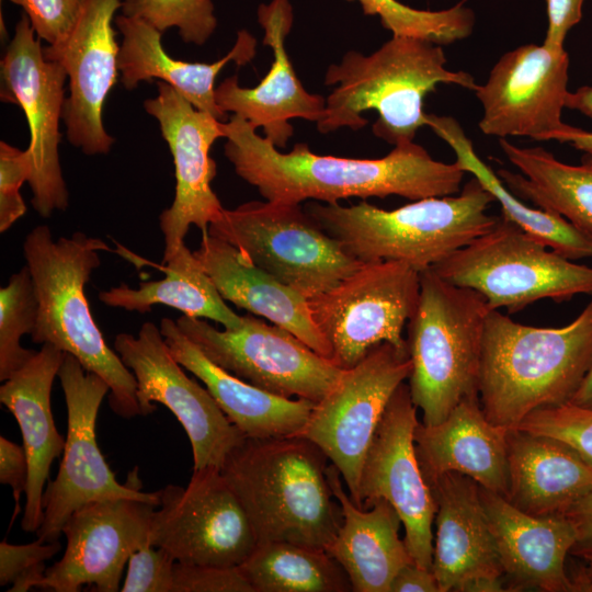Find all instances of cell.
Masks as SVG:
<instances>
[{"mask_svg":"<svg viewBox=\"0 0 592 592\" xmlns=\"http://www.w3.org/2000/svg\"><path fill=\"white\" fill-rule=\"evenodd\" d=\"M157 492L149 543L175 561L239 567L257 548L251 522L219 468L193 469L186 487Z\"/></svg>","mask_w":592,"mask_h":592,"instance_id":"cell-14","label":"cell"},{"mask_svg":"<svg viewBox=\"0 0 592 592\" xmlns=\"http://www.w3.org/2000/svg\"><path fill=\"white\" fill-rule=\"evenodd\" d=\"M121 10L161 33L175 27L183 42L195 45L206 43L217 27L212 0H123Z\"/></svg>","mask_w":592,"mask_h":592,"instance_id":"cell-38","label":"cell"},{"mask_svg":"<svg viewBox=\"0 0 592 592\" xmlns=\"http://www.w3.org/2000/svg\"><path fill=\"white\" fill-rule=\"evenodd\" d=\"M570 402L592 409V365Z\"/></svg>","mask_w":592,"mask_h":592,"instance_id":"cell-52","label":"cell"},{"mask_svg":"<svg viewBox=\"0 0 592 592\" xmlns=\"http://www.w3.org/2000/svg\"><path fill=\"white\" fill-rule=\"evenodd\" d=\"M194 254L224 300L289 331L329 360L330 346L311 318L307 298L207 231Z\"/></svg>","mask_w":592,"mask_h":592,"instance_id":"cell-29","label":"cell"},{"mask_svg":"<svg viewBox=\"0 0 592 592\" xmlns=\"http://www.w3.org/2000/svg\"><path fill=\"white\" fill-rule=\"evenodd\" d=\"M114 350L134 374L143 415L166 406L183 426L192 447L193 469H221L247 436L227 418L207 388L190 378L171 354L160 328L144 322L137 335L118 333Z\"/></svg>","mask_w":592,"mask_h":592,"instance_id":"cell-16","label":"cell"},{"mask_svg":"<svg viewBox=\"0 0 592 592\" xmlns=\"http://www.w3.org/2000/svg\"><path fill=\"white\" fill-rule=\"evenodd\" d=\"M506 433L487 419L479 396L464 398L435 425L419 422L414 446L425 480L455 471L506 498Z\"/></svg>","mask_w":592,"mask_h":592,"instance_id":"cell-26","label":"cell"},{"mask_svg":"<svg viewBox=\"0 0 592 592\" xmlns=\"http://www.w3.org/2000/svg\"><path fill=\"white\" fill-rule=\"evenodd\" d=\"M27 481L29 463L24 447L0 436V482L12 489L15 503L9 527L21 512L20 499L26 492Z\"/></svg>","mask_w":592,"mask_h":592,"instance_id":"cell-45","label":"cell"},{"mask_svg":"<svg viewBox=\"0 0 592 592\" xmlns=\"http://www.w3.org/2000/svg\"><path fill=\"white\" fill-rule=\"evenodd\" d=\"M207 232L307 299L331 289L362 264L300 204L251 201L225 208Z\"/></svg>","mask_w":592,"mask_h":592,"instance_id":"cell-9","label":"cell"},{"mask_svg":"<svg viewBox=\"0 0 592 592\" xmlns=\"http://www.w3.org/2000/svg\"><path fill=\"white\" fill-rule=\"evenodd\" d=\"M592 365V297L559 328L486 317L478 396L487 419L516 429L533 411L570 402Z\"/></svg>","mask_w":592,"mask_h":592,"instance_id":"cell-3","label":"cell"},{"mask_svg":"<svg viewBox=\"0 0 592 592\" xmlns=\"http://www.w3.org/2000/svg\"><path fill=\"white\" fill-rule=\"evenodd\" d=\"M156 508L137 499H109L76 510L61 531L66 549L46 569L38 588L78 592L87 585L99 592L119 591L129 557L149 543Z\"/></svg>","mask_w":592,"mask_h":592,"instance_id":"cell-21","label":"cell"},{"mask_svg":"<svg viewBox=\"0 0 592 592\" xmlns=\"http://www.w3.org/2000/svg\"><path fill=\"white\" fill-rule=\"evenodd\" d=\"M490 311L474 289L434 270L420 272L417 309L407 322L410 396L422 423L435 425L464 399L478 396L485 322Z\"/></svg>","mask_w":592,"mask_h":592,"instance_id":"cell-7","label":"cell"},{"mask_svg":"<svg viewBox=\"0 0 592 592\" xmlns=\"http://www.w3.org/2000/svg\"><path fill=\"white\" fill-rule=\"evenodd\" d=\"M253 592H348L352 584L326 550L291 542L260 544L239 567Z\"/></svg>","mask_w":592,"mask_h":592,"instance_id":"cell-35","label":"cell"},{"mask_svg":"<svg viewBox=\"0 0 592 592\" xmlns=\"http://www.w3.org/2000/svg\"><path fill=\"white\" fill-rule=\"evenodd\" d=\"M568 79L565 48L526 44L506 52L474 91L483 111L479 129L498 138L553 140L566 124Z\"/></svg>","mask_w":592,"mask_h":592,"instance_id":"cell-19","label":"cell"},{"mask_svg":"<svg viewBox=\"0 0 592 592\" xmlns=\"http://www.w3.org/2000/svg\"><path fill=\"white\" fill-rule=\"evenodd\" d=\"M425 125L455 152L456 162L473 174L501 206V215L553 251L570 260L592 257V241L559 215L527 206L476 153L459 123L426 114Z\"/></svg>","mask_w":592,"mask_h":592,"instance_id":"cell-34","label":"cell"},{"mask_svg":"<svg viewBox=\"0 0 592 592\" xmlns=\"http://www.w3.org/2000/svg\"><path fill=\"white\" fill-rule=\"evenodd\" d=\"M566 107L582 113L592 121V86H583L568 92Z\"/></svg>","mask_w":592,"mask_h":592,"instance_id":"cell-51","label":"cell"},{"mask_svg":"<svg viewBox=\"0 0 592 592\" xmlns=\"http://www.w3.org/2000/svg\"><path fill=\"white\" fill-rule=\"evenodd\" d=\"M121 7V0H83L68 34L43 47L45 57L67 73L62 122L68 141L87 156L106 155L114 144L104 128L103 106L119 73L112 23Z\"/></svg>","mask_w":592,"mask_h":592,"instance_id":"cell-20","label":"cell"},{"mask_svg":"<svg viewBox=\"0 0 592 592\" xmlns=\"http://www.w3.org/2000/svg\"><path fill=\"white\" fill-rule=\"evenodd\" d=\"M499 145L520 171L497 172L506 187L561 216L592 241V155L584 153L580 164H568L542 147H519L506 138H499Z\"/></svg>","mask_w":592,"mask_h":592,"instance_id":"cell-32","label":"cell"},{"mask_svg":"<svg viewBox=\"0 0 592 592\" xmlns=\"http://www.w3.org/2000/svg\"><path fill=\"white\" fill-rule=\"evenodd\" d=\"M22 248L39 305L33 342L55 345L103 378L114 413L125 419L143 415L134 374L106 344L84 293L92 272L101 264L100 252L111 248L81 231L54 240L46 225L33 228Z\"/></svg>","mask_w":592,"mask_h":592,"instance_id":"cell-4","label":"cell"},{"mask_svg":"<svg viewBox=\"0 0 592 592\" xmlns=\"http://www.w3.org/2000/svg\"><path fill=\"white\" fill-rule=\"evenodd\" d=\"M174 558L147 543L128 559L122 592H172Z\"/></svg>","mask_w":592,"mask_h":592,"instance_id":"cell-42","label":"cell"},{"mask_svg":"<svg viewBox=\"0 0 592 592\" xmlns=\"http://www.w3.org/2000/svg\"><path fill=\"white\" fill-rule=\"evenodd\" d=\"M431 269L479 293L490 310L514 314L539 299L592 297L591 266L553 251L502 215L489 231Z\"/></svg>","mask_w":592,"mask_h":592,"instance_id":"cell-8","label":"cell"},{"mask_svg":"<svg viewBox=\"0 0 592 592\" xmlns=\"http://www.w3.org/2000/svg\"><path fill=\"white\" fill-rule=\"evenodd\" d=\"M32 172L27 149L21 150L0 141V231L10 229L24 216L26 205L20 193Z\"/></svg>","mask_w":592,"mask_h":592,"instance_id":"cell-41","label":"cell"},{"mask_svg":"<svg viewBox=\"0 0 592 592\" xmlns=\"http://www.w3.org/2000/svg\"><path fill=\"white\" fill-rule=\"evenodd\" d=\"M493 196L473 177L459 193L426 197L387 210L365 201L307 205V213L361 262L396 261L417 272L442 262L489 231Z\"/></svg>","mask_w":592,"mask_h":592,"instance_id":"cell-6","label":"cell"},{"mask_svg":"<svg viewBox=\"0 0 592 592\" xmlns=\"http://www.w3.org/2000/svg\"><path fill=\"white\" fill-rule=\"evenodd\" d=\"M561 514L573 524L577 532L570 555L581 557L592 554V487Z\"/></svg>","mask_w":592,"mask_h":592,"instance_id":"cell-47","label":"cell"},{"mask_svg":"<svg viewBox=\"0 0 592 592\" xmlns=\"http://www.w3.org/2000/svg\"><path fill=\"white\" fill-rule=\"evenodd\" d=\"M390 592H440V590L433 571L411 561L396 573Z\"/></svg>","mask_w":592,"mask_h":592,"instance_id":"cell-48","label":"cell"},{"mask_svg":"<svg viewBox=\"0 0 592 592\" xmlns=\"http://www.w3.org/2000/svg\"><path fill=\"white\" fill-rule=\"evenodd\" d=\"M164 277L140 282L137 288L121 284L99 293V300L113 308L146 314L155 305L180 310L184 316L208 319L236 329L242 325L221 298L202 264L185 243L160 266Z\"/></svg>","mask_w":592,"mask_h":592,"instance_id":"cell-33","label":"cell"},{"mask_svg":"<svg viewBox=\"0 0 592 592\" xmlns=\"http://www.w3.org/2000/svg\"><path fill=\"white\" fill-rule=\"evenodd\" d=\"M557 439L577 451L592 465V409L571 402L540 408L516 428Z\"/></svg>","mask_w":592,"mask_h":592,"instance_id":"cell-39","label":"cell"},{"mask_svg":"<svg viewBox=\"0 0 592 592\" xmlns=\"http://www.w3.org/2000/svg\"><path fill=\"white\" fill-rule=\"evenodd\" d=\"M172 592H253L238 567L175 561Z\"/></svg>","mask_w":592,"mask_h":592,"instance_id":"cell-43","label":"cell"},{"mask_svg":"<svg viewBox=\"0 0 592 592\" xmlns=\"http://www.w3.org/2000/svg\"><path fill=\"white\" fill-rule=\"evenodd\" d=\"M65 69L48 60L30 20L22 13L1 59V101L19 105L27 121L32 163L27 181L36 213L48 218L64 212L69 194L59 161L65 105Z\"/></svg>","mask_w":592,"mask_h":592,"instance_id":"cell-15","label":"cell"},{"mask_svg":"<svg viewBox=\"0 0 592 592\" xmlns=\"http://www.w3.org/2000/svg\"><path fill=\"white\" fill-rule=\"evenodd\" d=\"M553 140L569 144L583 153L592 155V132L565 124Z\"/></svg>","mask_w":592,"mask_h":592,"instance_id":"cell-49","label":"cell"},{"mask_svg":"<svg viewBox=\"0 0 592 592\" xmlns=\"http://www.w3.org/2000/svg\"><path fill=\"white\" fill-rule=\"evenodd\" d=\"M58 378L67 407V436L58 473L48 480L43 494L44 517L36 535L47 543L59 540L69 516L88 503L137 499L159 504L157 491L141 490L137 467L121 483L99 448L95 425L110 391L105 380L84 369L69 353L64 355Z\"/></svg>","mask_w":592,"mask_h":592,"instance_id":"cell-11","label":"cell"},{"mask_svg":"<svg viewBox=\"0 0 592 592\" xmlns=\"http://www.w3.org/2000/svg\"><path fill=\"white\" fill-rule=\"evenodd\" d=\"M156 84L158 94L145 100L144 109L159 123L175 174L174 200L159 217L164 262L184 243L191 226L206 232L225 209L210 185L217 166L209 155L224 130L221 121L193 106L171 86L162 81Z\"/></svg>","mask_w":592,"mask_h":592,"instance_id":"cell-18","label":"cell"},{"mask_svg":"<svg viewBox=\"0 0 592 592\" xmlns=\"http://www.w3.org/2000/svg\"><path fill=\"white\" fill-rule=\"evenodd\" d=\"M441 45L408 36H395L371 55L348 52L339 64L328 67L325 84L335 86L326 99L320 133L342 127L363 128V112L378 114L373 133L390 145L413 141L425 125L423 101L436 86L456 84L475 91V78L445 67Z\"/></svg>","mask_w":592,"mask_h":592,"instance_id":"cell-5","label":"cell"},{"mask_svg":"<svg viewBox=\"0 0 592 592\" xmlns=\"http://www.w3.org/2000/svg\"><path fill=\"white\" fill-rule=\"evenodd\" d=\"M328 481L340 503L343 522L327 551L342 566L354 592H390L396 573L413 561L399 537L401 520L386 500L369 509L356 506L343 489L339 469L329 464Z\"/></svg>","mask_w":592,"mask_h":592,"instance_id":"cell-30","label":"cell"},{"mask_svg":"<svg viewBox=\"0 0 592 592\" xmlns=\"http://www.w3.org/2000/svg\"><path fill=\"white\" fill-rule=\"evenodd\" d=\"M2 1V0H1Z\"/></svg>","mask_w":592,"mask_h":592,"instance_id":"cell-53","label":"cell"},{"mask_svg":"<svg viewBox=\"0 0 592 592\" xmlns=\"http://www.w3.org/2000/svg\"><path fill=\"white\" fill-rule=\"evenodd\" d=\"M410 372L408 351L387 342L375 346L356 365L342 369L300 433L339 469L356 506L367 451L391 396Z\"/></svg>","mask_w":592,"mask_h":592,"instance_id":"cell-12","label":"cell"},{"mask_svg":"<svg viewBox=\"0 0 592 592\" xmlns=\"http://www.w3.org/2000/svg\"><path fill=\"white\" fill-rule=\"evenodd\" d=\"M61 549L59 540L42 542L36 539L29 544H10L5 539L0 543V584L10 592H26L38 588L46 573L45 562Z\"/></svg>","mask_w":592,"mask_h":592,"instance_id":"cell-40","label":"cell"},{"mask_svg":"<svg viewBox=\"0 0 592 592\" xmlns=\"http://www.w3.org/2000/svg\"><path fill=\"white\" fill-rule=\"evenodd\" d=\"M236 329L218 330L206 319L182 315L181 331L215 364L263 390L315 403L342 369L289 331L251 315Z\"/></svg>","mask_w":592,"mask_h":592,"instance_id":"cell-13","label":"cell"},{"mask_svg":"<svg viewBox=\"0 0 592 592\" xmlns=\"http://www.w3.org/2000/svg\"><path fill=\"white\" fill-rule=\"evenodd\" d=\"M160 332L173 357L207 388L217 405L247 437L300 434L315 402L274 395L212 362L179 328L163 318Z\"/></svg>","mask_w":592,"mask_h":592,"instance_id":"cell-28","label":"cell"},{"mask_svg":"<svg viewBox=\"0 0 592 592\" xmlns=\"http://www.w3.org/2000/svg\"><path fill=\"white\" fill-rule=\"evenodd\" d=\"M328 457L304 435L246 437L220 471L238 497L258 545L291 542L327 549L343 515L327 476Z\"/></svg>","mask_w":592,"mask_h":592,"instance_id":"cell-2","label":"cell"},{"mask_svg":"<svg viewBox=\"0 0 592 592\" xmlns=\"http://www.w3.org/2000/svg\"><path fill=\"white\" fill-rule=\"evenodd\" d=\"M38 298L27 265L12 274L0 289V380L4 382L36 353L21 345L22 337L32 334Z\"/></svg>","mask_w":592,"mask_h":592,"instance_id":"cell-37","label":"cell"},{"mask_svg":"<svg viewBox=\"0 0 592 592\" xmlns=\"http://www.w3.org/2000/svg\"><path fill=\"white\" fill-rule=\"evenodd\" d=\"M581 562L568 571L573 592H592V554L578 557Z\"/></svg>","mask_w":592,"mask_h":592,"instance_id":"cell-50","label":"cell"},{"mask_svg":"<svg viewBox=\"0 0 592 592\" xmlns=\"http://www.w3.org/2000/svg\"><path fill=\"white\" fill-rule=\"evenodd\" d=\"M479 493L508 591L573 592L566 567L577 539L573 524L562 514H527L480 486Z\"/></svg>","mask_w":592,"mask_h":592,"instance_id":"cell-23","label":"cell"},{"mask_svg":"<svg viewBox=\"0 0 592 592\" xmlns=\"http://www.w3.org/2000/svg\"><path fill=\"white\" fill-rule=\"evenodd\" d=\"M583 2L584 0H546L548 26L543 44L563 48L567 34L581 21Z\"/></svg>","mask_w":592,"mask_h":592,"instance_id":"cell-46","label":"cell"},{"mask_svg":"<svg viewBox=\"0 0 592 592\" xmlns=\"http://www.w3.org/2000/svg\"><path fill=\"white\" fill-rule=\"evenodd\" d=\"M22 8L36 36L47 45L61 41L72 27L83 0H10Z\"/></svg>","mask_w":592,"mask_h":592,"instance_id":"cell-44","label":"cell"},{"mask_svg":"<svg viewBox=\"0 0 592 592\" xmlns=\"http://www.w3.org/2000/svg\"><path fill=\"white\" fill-rule=\"evenodd\" d=\"M224 152L235 172L266 201L326 204L389 195L411 201L460 192L465 170L455 161L434 160L420 145L400 144L383 158L321 156L307 144L282 152L244 118L232 114L223 122Z\"/></svg>","mask_w":592,"mask_h":592,"instance_id":"cell-1","label":"cell"},{"mask_svg":"<svg viewBox=\"0 0 592 592\" xmlns=\"http://www.w3.org/2000/svg\"><path fill=\"white\" fill-rule=\"evenodd\" d=\"M65 353L50 343L42 348L3 382L0 401L15 418L29 463V481L21 526L37 532L44 517L43 494L50 466L65 447L50 405L53 383L58 377Z\"/></svg>","mask_w":592,"mask_h":592,"instance_id":"cell-25","label":"cell"},{"mask_svg":"<svg viewBox=\"0 0 592 592\" xmlns=\"http://www.w3.org/2000/svg\"><path fill=\"white\" fill-rule=\"evenodd\" d=\"M506 448V500L527 514H561L592 487V465L557 439L510 429Z\"/></svg>","mask_w":592,"mask_h":592,"instance_id":"cell-31","label":"cell"},{"mask_svg":"<svg viewBox=\"0 0 592 592\" xmlns=\"http://www.w3.org/2000/svg\"><path fill=\"white\" fill-rule=\"evenodd\" d=\"M123 36L118 52L121 83L128 90L141 81H162L182 94L196 109L214 115L219 121L227 117L215 100V80L228 64L244 66L257 53V39L247 30L237 33L232 48L217 61L190 62L167 54L162 33L139 18L124 14L115 19Z\"/></svg>","mask_w":592,"mask_h":592,"instance_id":"cell-27","label":"cell"},{"mask_svg":"<svg viewBox=\"0 0 592 592\" xmlns=\"http://www.w3.org/2000/svg\"><path fill=\"white\" fill-rule=\"evenodd\" d=\"M264 30L263 44L273 50V62L257 87L244 88L231 76L215 89V100L225 113L244 118L277 148H284L294 134L293 118L318 123L325 114L326 99L308 92L298 79L285 42L293 25L289 0H272L258 8Z\"/></svg>","mask_w":592,"mask_h":592,"instance_id":"cell-22","label":"cell"},{"mask_svg":"<svg viewBox=\"0 0 592 592\" xmlns=\"http://www.w3.org/2000/svg\"><path fill=\"white\" fill-rule=\"evenodd\" d=\"M420 296V273L396 261L362 262L331 289L308 299L311 318L341 369L356 365L375 346L408 351L403 328Z\"/></svg>","mask_w":592,"mask_h":592,"instance_id":"cell-10","label":"cell"},{"mask_svg":"<svg viewBox=\"0 0 592 592\" xmlns=\"http://www.w3.org/2000/svg\"><path fill=\"white\" fill-rule=\"evenodd\" d=\"M426 482L436 503L432 571L440 592H464L476 580L504 577L479 485L455 471Z\"/></svg>","mask_w":592,"mask_h":592,"instance_id":"cell-24","label":"cell"},{"mask_svg":"<svg viewBox=\"0 0 592 592\" xmlns=\"http://www.w3.org/2000/svg\"><path fill=\"white\" fill-rule=\"evenodd\" d=\"M409 386L391 396L363 463L358 502L367 510L386 500L405 527V544L418 566L432 570L436 503L421 470L414 446L419 423Z\"/></svg>","mask_w":592,"mask_h":592,"instance_id":"cell-17","label":"cell"},{"mask_svg":"<svg viewBox=\"0 0 592 592\" xmlns=\"http://www.w3.org/2000/svg\"><path fill=\"white\" fill-rule=\"evenodd\" d=\"M348 1H358L365 14L378 15L382 25L395 36L420 38L437 45L465 39L475 25L474 11L463 2L441 11H426L397 0Z\"/></svg>","mask_w":592,"mask_h":592,"instance_id":"cell-36","label":"cell"}]
</instances>
